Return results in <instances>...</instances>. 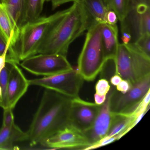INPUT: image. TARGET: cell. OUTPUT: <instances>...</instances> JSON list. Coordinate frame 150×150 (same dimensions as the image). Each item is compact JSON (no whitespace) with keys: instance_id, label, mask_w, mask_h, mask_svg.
Returning <instances> with one entry per match:
<instances>
[{"instance_id":"cell-30","label":"cell","mask_w":150,"mask_h":150,"mask_svg":"<svg viewBox=\"0 0 150 150\" xmlns=\"http://www.w3.org/2000/svg\"><path fill=\"white\" fill-rule=\"evenodd\" d=\"M106 23L110 25H115L118 21V17L116 13L112 10H108L106 13Z\"/></svg>"},{"instance_id":"cell-34","label":"cell","mask_w":150,"mask_h":150,"mask_svg":"<svg viewBox=\"0 0 150 150\" xmlns=\"http://www.w3.org/2000/svg\"><path fill=\"white\" fill-rule=\"evenodd\" d=\"M1 88L0 87V96H1Z\"/></svg>"},{"instance_id":"cell-10","label":"cell","mask_w":150,"mask_h":150,"mask_svg":"<svg viewBox=\"0 0 150 150\" xmlns=\"http://www.w3.org/2000/svg\"><path fill=\"white\" fill-rule=\"evenodd\" d=\"M42 146L51 149L84 150L90 145L84 132L70 124L46 139Z\"/></svg>"},{"instance_id":"cell-29","label":"cell","mask_w":150,"mask_h":150,"mask_svg":"<svg viewBox=\"0 0 150 150\" xmlns=\"http://www.w3.org/2000/svg\"><path fill=\"white\" fill-rule=\"evenodd\" d=\"M132 84L129 81L122 79L116 87V89L122 93H125L131 88Z\"/></svg>"},{"instance_id":"cell-4","label":"cell","mask_w":150,"mask_h":150,"mask_svg":"<svg viewBox=\"0 0 150 150\" xmlns=\"http://www.w3.org/2000/svg\"><path fill=\"white\" fill-rule=\"evenodd\" d=\"M68 8L50 16L39 17L26 23L19 30L12 49L19 61L38 54V50L53 23L66 13Z\"/></svg>"},{"instance_id":"cell-25","label":"cell","mask_w":150,"mask_h":150,"mask_svg":"<svg viewBox=\"0 0 150 150\" xmlns=\"http://www.w3.org/2000/svg\"><path fill=\"white\" fill-rule=\"evenodd\" d=\"M110 88L111 85L108 80L104 78H100L96 84V93L101 96H107Z\"/></svg>"},{"instance_id":"cell-24","label":"cell","mask_w":150,"mask_h":150,"mask_svg":"<svg viewBox=\"0 0 150 150\" xmlns=\"http://www.w3.org/2000/svg\"><path fill=\"white\" fill-rule=\"evenodd\" d=\"M8 52L16 61L20 63L18 59L11 47V41L8 40L0 28V56Z\"/></svg>"},{"instance_id":"cell-28","label":"cell","mask_w":150,"mask_h":150,"mask_svg":"<svg viewBox=\"0 0 150 150\" xmlns=\"http://www.w3.org/2000/svg\"><path fill=\"white\" fill-rule=\"evenodd\" d=\"M2 126H10L15 124L14 117L12 108L8 107L4 109Z\"/></svg>"},{"instance_id":"cell-20","label":"cell","mask_w":150,"mask_h":150,"mask_svg":"<svg viewBox=\"0 0 150 150\" xmlns=\"http://www.w3.org/2000/svg\"><path fill=\"white\" fill-rule=\"evenodd\" d=\"M108 10L116 13L120 22L125 18L131 5L132 0H102Z\"/></svg>"},{"instance_id":"cell-32","label":"cell","mask_w":150,"mask_h":150,"mask_svg":"<svg viewBox=\"0 0 150 150\" xmlns=\"http://www.w3.org/2000/svg\"><path fill=\"white\" fill-rule=\"evenodd\" d=\"M122 80V77L117 74H114L110 78L109 82L110 85L114 86H116Z\"/></svg>"},{"instance_id":"cell-21","label":"cell","mask_w":150,"mask_h":150,"mask_svg":"<svg viewBox=\"0 0 150 150\" xmlns=\"http://www.w3.org/2000/svg\"><path fill=\"white\" fill-rule=\"evenodd\" d=\"M12 63L6 62V65L0 72V87L1 89V95L0 96V107L3 109L8 107L7 93L8 77Z\"/></svg>"},{"instance_id":"cell-7","label":"cell","mask_w":150,"mask_h":150,"mask_svg":"<svg viewBox=\"0 0 150 150\" xmlns=\"http://www.w3.org/2000/svg\"><path fill=\"white\" fill-rule=\"evenodd\" d=\"M21 66L32 74L44 77L65 72L74 68L67 56L60 54H37L23 60Z\"/></svg>"},{"instance_id":"cell-9","label":"cell","mask_w":150,"mask_h":150,"mask_svg":"<svg viewBox=\"0 0 150 150\" xmlns=\"http://www.w3.org/2000/svg\"><path fill=\"white\" fill-rule=\"evenodd\" d=\"M150 0H132L130 8L124 20L130 29V42L145 34H150Z\"/></svg>"},{"instance_id":"cell-2","label":"cell","mask_w":150,"mask_h":150,"mask_svg":"<svg viewBox=\"0 0 150 150\" xmlns=\"http://www.w3.org/2000/svg\"><path fill=\"white\" fill-rule=\"evenodd\" d=\"M95 21L80 0L53 23L38 50V54L67 56L69 46Z\"/></svg>"},{"instance_id":"cell-14","label":"cell","mask_w":150,"mask_h":150,"mask_svg":"<svg viewBox=\"0 0 150 150\" xmlns=\"http://www.w3.org/2000/svg\"><path fill=\"white\" fill-rule=\"evenodd\" d=\"M117 24L102 23L101 39L106 59H115L119 43Z\"/></svg>"},{"instance_id":"cell-16","label":"cell","mask_w":150,"mask_h":150,"mask_svg":"<svg viewBox=\"0 0 150 150\" xmlns=\"http://www.w3.org/2000/svg\"><path fill=\"white\" fill-rule=\"evenodd\" d=\"M2 3L20 29L27 23L28 0H2Z\"/></svg>"},{"instance_id":"cell-3","label":"cell","mask_w":150,"mask_h":150,"mask_svg":"<svg viewBox=\"0 0 150 150\" xmlns=\"http://www.w3.org/2000/svg\"><path fill=\"white\" fill-rule=\"evenodd\" d=\"M102 23L95 21L88 28L78 59L77 69L84 81H92L106 63L101 39Z\"/></svg>"},{"instance_id":"cell-12","label":"cell","mask_w":150,"mask_h":150,"mask_svg":"<svg viewBox=\"0 0 150 150\" xmlns=\"http://www.w3.org/2000/svg\"><path fill=\"white\" fill-rule=\"evenodd\" d=\"M110 89L105 102L101 105L100 111L93 125L88 129L84 132L90 146L106 137L110 129L113 117L110 106Z\"/></svg>"},{"instance_id":"cell-23","label":"cell","mask_w":150,"mask_h":150,"mask_svg":"<svg viewBox=\"0 0 150 150\" xmlns=\"http://www.w3.org/2000/svg\"><path fill=\"white\" fill-rule=\"evenodd\" d=\"M133 43L140 51L150 57V34L143 35Z\"/></svg>"},{"instance_id":"cell-11","label":"cell","mask_w":150,"mask_h":150,"mask_svg":"<svg viewBox=\"0 0 150 150\" xmlns=\"http://www.w3.org/2000/svg\"><path fill=\"white\" fill-rule=\"evenodd\" d=\"M101 105L86 101L79 97L73 98L71 108V124L81 131H86L93 125Z\"/></svg>"},{"instance_id":"cell-13","label":"cell","mask_w":150,"mask_h":150,"mask_svg":"<svg viewBox=\"0 0 150 150\" xmlns=\"http://www.w3.org/2000/svg\"><path fill=\"white\" fill-rule=\"evenodd\" d=\"M29 86L28 80L26 79L18 64L12 63L7 93L8 107L13 109L27 92Z\"/></svg>"},{"instance_id":"cell-19","label":"cell","mask_w":150,"mask_h":150,"mask_svg":"<svg viewBox=\"0 0 150 150\" xmlns=\"http://www.w3.org/2000/svg\"><path fill=\"white\" fill-rule=\"evenodd\" d=\"M94 20L100 23H106L108 9L102 0H80Z\"/></svg>"},{"instance_id":"cell-27","label":"cell","mask_w":150,"mask_h":150,"mask_svg":"<svg viewBox=\"0 0 150 150\" xmlns=\"http://www.w3.org/2000/svg\"><path fill=\"white\" fill-rule=\"evenodd\" d=\"M120 138H120V135H119V134L113 136V137H111L104 138L97 143L85 148L84 150H93V149H97V148H100V147H102V146H104L106 145L113 143L116 140L120 139Z\"/></svg>"},{"instance_id":"cell-33","label":"cell","mask_w":150,"mask_h":150,"mask_svg":"<svg viewBox=\"0 0 150 150\" xmlns=\"http://www.w3.org/2000/svg\"><path fill=\"white\" fill-rule=\"evenodd\" d=\"M107 96H101L96 93L94 94L95 103L97 105H102L105 102Z\"/></svg>"},{"instance_id":"cell-22","label":"cell","mask_w":150,"mask_h":150,"mask_svg":"<svg viewBox=\"0 0 150 150\" xmlns=\"http://www.w3.org/2000/svg\"><path fill=\"white\" fill-rule=\"evenodd\" d=\"M46 0H28L27 23L32 21L40 17Z\"/></svg>"},{"instance_id":"cell-17","label":"cell","mask_w":150,"mask_h":150,"mask_svg":"<svg viewBox=\"0 0 150 150\" xmlns=\"http://www.w3.org/2000/svg\"><path fill=\"white\" fill-rule=\"evenodd\" d=\"M0 28L8 40L13 45L19 32V29L3 3L0 2Z\"/></svg>"},{"instance_id":"cell-31","label":"cell","mask_w":150,"mask_h":150,"mask_svg":"<svg viewBox=\"0 0 150 150\" xmlns=\"http://www.w3.org/2000/svg\"><path fill=\"white\" fill-rule=\"evenodd\" d=\"M78 1V0H51L50 1H51L52 9H55L63 4L68 2H74Z\"/></svg>"},{"instance_id":"cell-1","label":"cell","mask_w":150,"mask_h":150,"mask_svg":"<svg viewBox=\"0 0 150 150\" xmlns=\"http://www.w3.org/2000/svg\"><path fill=\"white\" fill-rule=\"evenodd\" d=\"M72 101V98L45 89L27 132L30 146L42 145L46 139L71 124Z\"/></svg>"},{"instance_id":"cell-5","label":"cell","mask_w":150,"mask_h":150,"mask_svg":"<svg viewBox=\"0 0 150 150\" xmlns=\"http://www.w3.org/2000/svg\"><path fill=\"white\" fill-rule=\"evenodd\" d=\"M115 74L134 84L150 75V57L134 44H119L115 62Z\"/></svg>"},{"instance_id":"cell-8","label":"cell","mask_w":150,"mask_h":150,"mask_svg":"<svg viewBox=\"0 0 150 150\" xmlns=\"http://www.w3.org/2000/svg\"><path fill=\"white\" fill-rule=\"evenodd\" d=\"M110 99V110L113 114H129L137 107L150 90V75L132 84L129 91L123 94L111 86Z\"/></svg>"},{"instance_id":"cell-35","label":"cell","mask_w":150,"mask_h":150,"mask_svg":"<svg viewBox=\"0 0 150 150\" xmlns=\"http://www.w3.org/2000/svg\"><path fill=\"white\" fill-rule=\"evenodd\" d=\"M51 0H46V1H50Z\"/></svg>"},{"instance_id":"cell-26","label":"cell","mask_w":150,"mask_h":150,"mask_svg":"<svg viewBox=\"0 0 150 150\" xmlns=\"http://www.w3.org/2000/svg\"><path fill=\"white\" fill-rule=\"evenodd\" d=\"M121 23V32L122 35V40L123 44L128 45L132 39L130 29L128 24L124 20L120 22Z\"/></svg>"},{"instance_id":"cell-18","label":"cell","mask_w":150,"mask_h":150,"mask_svg":"<svg viewBox=\"0 0 150 150\" xmlns=\"http://www.w3.org/2000/svg\"><path fill=\"white\" fill-rule=\"evenodd\" d=\"M137 117L131 114H113L110 129L104 138L111 137L119 134L121 138L125 135V131Z\"/></svg>"},{"instance_id":"cell-6","label":"cell","mask_w":150,"mask_h":150,"mask_svg":"<svg viewBox=\"0 0 150 150\" xmlns=\"http://www.w3.org/2000/svg\"><path fill=\"white\" fill-rule=\"evenodd\" d=\"M84 79L77 69L52 76L28 80L30 86H36L59 93L69 98L79 97Z\"/></svg>"},{"instance_id":"cell-15","label":"cell","mask_w":150,"mask_h":150,"mask_svg":"<svg viewBox=\"0 0 150 150\" xmlns=\"http://www.w3.org/2000/svg\"><path fill=\"white\" fill-rule=\"evenodd\" d=\"M27 132L15 123L10 126H2L0 129V150L15 149L16 143L27 141Z\"/></svg>"}]
</instances>
